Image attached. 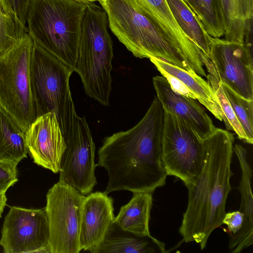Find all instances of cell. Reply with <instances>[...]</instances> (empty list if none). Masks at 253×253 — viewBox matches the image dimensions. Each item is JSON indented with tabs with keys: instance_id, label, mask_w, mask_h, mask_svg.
I'll return each mask as SVG.
<instances>
[{
	"instance_id": "obj_33",
	"label": "cell",
	"mask_w": 253,
	"mask_h": 253,
	"mask_svg": "<svg viewBox=\"0 0 253 253\" xmlns=\"http://www.w3.org/2000/svg\"><path fill=\"white\" fill-rule=\"evenodd\" d=\"M80 0L82 1L85 2H94L96 1L99 2L100 1H101L102 0Z\"/></svg>"
},
{
	"instance_id": "obj_11",
	"label": "cell",
	"mask_w": 253,
	"mask_h": 253,
	"mask_svg": "<svg viewBox=\"0 0 253 253\" xmlns=\"http://www.w3.org/2000/svg\"><path fill=\"white\" fill-rule=\"evenodd\" d=\"M66 148L62 155L59 180L83 195L91 192L96 184L94 174L95 146L84 117L76 115L72 129L64 137Z\"/></svg>"
},
{
	"instance_id": "obj_14",
	"label": "cell",
	"mask_w": 253,
	"mask_h": 253,
	"mask_svg": "<svg viewBox=\"0 0 253 253\" xmlns=\"http://www.w3.org/2000/svg\"><path fill=\"white\" fill-rule=\"evenodd\" d=\"M168 42L200 76L206 77L201 51L183 32L166 0H137Z\"/></svg>"
},
{
	"instance_id": "obj_8",
	"label": "cell",
	"mask_w": 253,
	"mask_h": 253,
	"mask_svg": "<svg viewBox=\"0 0 253 253\" xmlns=\"http://www.w3.org/2000/svg\"><path fill=\"white\" fill-rule=\"evenodd\" d=\"M203 141L185 122L164 111L162 162L168 175L184 184L194 183L201 174L204 162Z\"/></svg>"
},
{
	"instance_id": "obj_12",
	"label": "cell",
	"mask_w": 253,
	"mask_h": 253,
	"mask_svg": "<svg viewBox=\"0 0 253 253\" xmlns=\"http://www.w3.org/2000/svg\"><path fill=\"white\" fill-rule=\"evenodd\" d=\"M44 209L11 207L5 217L0 245L5 253H51Z\"/></svg>"
},
{
	"instance_id": "obj_20",
	"label": "cell",
	"mask_w": 253,
	"mask_h": 253,
	"mask_svg": "<svg viewBox=\"0 0 253 253\" xmlns=\"http://www.w3.org/2000/svg\"><path fill=\"white\" fill-rule=\"evenodd\" d=\"M225 40L244 43L253 16V0H216Z\"/></svg>"
},
{
	"instance_id": "obj_9",
	"label": "cell",
	"mask_w": 253,
	"mask_h": 253,
	"mask_svg": "<svg viewBox=\"0 0 253 253\" xmlns=\"http://www.w3.org/2000/svg\"><path fill=\"white\" fill-rule=\"evenodd\" d=\"M210 56L200 57L207 82L215 91L222 83L243 97L253 100V54L244 44L210 36Z\"/></svg>"
},
{
	"instance_id": "obj_21",
	"label": "cell",
	"mask_w": 253,
	"mask_h": 253,
	"mask_svg": "<svg viewBox=\"0 0 253 253\" xmlns=\"http://www.w3.org/2000/svg\"><path fill=\"white\" fill-rule=\"evenodd\" d=\"M152 195L148 192H133L130 201L122 206L114 222L121 227L139 235H149Z\"/></svg>"
},
{
	"instance_id": "obj_7",
	"label": "cell",
	"mask_w": 253,
	"mask_h": 253,
	"mask_svg": "<svg viewBox=\"0 0 253 253\" xmlns=\"http://www.w3.org/2000/svg\"><path fill=\"white\" fill-rule=\"evenodd\" d=\"M34 45L27 33L0 57V107L26 131L37 118L30 76Z\"/></svg>"
},
{
	"instance_id": "obj_1",
	"label": "cell",
	"mask_w": 253,
	"mask_h": 253,
	"mask_svg": "<svg viewBox=\"0 0 253 253\" xmlns=\"http://www.w3.org/2000/svg\"><path fill=\"white\" fill-rule=\"evenodd\" d=\"M164 111L155 96L134 127L106 137L99 148L97 166L107 172L105 192L127 190L152 193L166 184L162 162Z\"/></svg>"
},
{
	"instance_id": "obj_17",
	"label": "cell",
	"mask_w": 253,
	"mask_h": 253,
	"mask_svg": "<svg viewBox=\"0 0 253 253\" xmlns=\"http://www.w3.org/2000/svg\"><path fill=\"white\" fill-rule=\"evenodd\" d=\"M175 92L198 100L217 119L223 114L215 91L207 81L195 72H189L157 58L149 59Z\"/></svg>"
},
{
	"instance_id": "obj_15",
	"label": "cell",
	"mask_w": 253,
	"mask_h": 253,
	"mask_svg": "<svg viewBox=\"0 0 253 253\" xmlns=\"http://www.w3.org/2000/svg\"><path fill=\"white\" fill-rule=\"evenodd\" d=\"M113 199L105 192L90 193L83 201L79 244L81 250L94 253L115 219Z\"/></svg>"
},
{
	"instance_id": "obj_19",
	"label": "cell",
	"mask_w": 253,
	"mask_h": 253,
	"mask_svg": "<svg viewBox=\"0 0 253 253\" xmlns=\"http://www.w3.org/2000/svg\"><path fill=\"white\" fill-rule=\"evenodd\" d=\"M165 244L149 235L123 229L114 221L94 253H165Z\"/></svg>"
},
{
	"instance_id": "obj_32",
	"label": "cell",
	"mask_w": 253,
	"mask_h": 253,
	"mask_svg": "<svg viewBox=\"0 0 253 253\" xmlns=\"http://www.w3.org/2000/svg\"><path fill=\"white\" fill-rule=\"evenodd\" d=\"M188 4L190 6V7L192 9V10L194 11V0H185Z\"/></svg>"
},
{
	"instance_id": "obj_3",
	"label": "cell",
	"mask_w": 253,
	"mask_h": 253,
	"mask_svg": "<svg viewBox=\"0 0 253 253\" xmlns=\"http://www.w3.org/2000/svg\"><path fill=\"white\" fill-rule=\"evenodd\" d=\"M86 2L78 0H30L27 31L34 42L74 72Z\"/></svg>"
},
{
	"instance_id": "obj_18",
	"label": "cell",
	"mask_w": 253,
	"mask_h": 253,
	"mask_svg": "<svg viewBox=\"0 0 253 253\" xmlns=\"http://www.w3.org/2000/svg\"><path fill=\"white\" fill-rule=\"evenodd\" d=\"M233 152L238 158L242 171L238 189L241 196L239 211L243 214L244 219L240 230L236 234H230L228 246L232 253H239L253 244V169L248 160L246 148L236 144Z\"/></svg>"
},
{
	"instance_id": "obj_6",
	"label": "cell",
	"mask_w": 253,
	"mask_h": 253,
	"mask_svg": "<svg viewBox=\"0 0 253 253\" xmlns=\"http://www.w3.org/2000/svg\"><path fill=\"white\" fill-rule=\"evenodd\" d=\"M73 72L34 42L30 76L37 118L55 113L64 137L72 129L77 114L69 86Z\"/></svg>"
},
{
	"instance_id": "obj_2",
	"label": "cell",
	"mask_w": 253,
	"mask_h": 253,
	"mask_svg": "<svg viewBox=\"0 0 253 253\" xmlns=\"http://www.w3.org/2000/svg\"><path fill=\"white\" fill-rule=\"evenodd\" d=\"M205 158L202 172L196 181L186 185L188 200L179 232L186 243L206 246L211 232L223 224L225 205L233 173L231 164L234 137L216 128L203 140Z\"/></svg>"
},
{
	"instance_id": "obj_28",
	"label": "cell",
	"mask_w": 253,
	"mask_h": 253,
	"mask_svg": "<svg viewBox=\"0 0 253 253\" xmlns=\"http://www.w3.org/2000/svg\"><path fill=\"white\" fill-rule=\"evenodd\" d=\"M17 164L0 160V194L5 193L17 181Z\"/></svg>"
},
{
	"instance_id": "obj_23",
	"label": "cell",
	"mask_w": 253,
	"mask_h": 253,
	"mask_svg": "<svg viewBox=\"0 0 253 253\" xmlns=\"http://www.w3.org/2000/svg\"><path fill=\"white\" fill-rule=\"evenodd\" d=\"M179 27L197 47L210 56V35L185 0H166Z\"/></svg>"
},
{
	"instance_id": "obj_25",
	"label": "cell",
	"mask_w": 253,
	"mask_h": 253,
	"mask_svg": "<svg viewBox=\"0 0 253 253\" xmlns=\"http://www.w3.org/2000/svg\"><path fill=\"white\" fill-rule=\"evenodd\" d=\"M218 84L221 86L248 137L253 142V100L243 97L223 83Z\"/></svg>"
},
{
	"instance_id": "obj_29",
	"label": "cell",
	"mask_w": 253,
	"mask_h": 253,
	"mask_svg": "<svg viewBox=\"0 0 253 253\" xmlns=\"http://www.w3.org/2000/svg\"><path fill=\"white\" fill-rule=\"evenodd\" d=\"M26 26V15L30 0H2Z\"/></svg>"
},
{
	"instance_id": "obj_4",
	"label": "cell",
	"mask_w": 253,
	"mask_h": 253,
	"mask_svg": "<svg viewBox=\"0 0 253 253\" xmlns=\"http://www.w3.org/2000/svg\"><path fill=\"white\" fill-rule=\"evenodd\" d=\"M107 15L94 2H86L74 68L86 94L102 105H109L112 89L113 43L108 31Z\"/></svg>"
},
{
	"instance_id": "obj_10",
	"label": "cell",
	"mask_w": 253,
	"mask_h": 253,
	"mask_svg": "<svg viewBox=\"0 0 253 253\" xmlns=\"http://www.w3.org/2000/svg\"><path fill=\"white\" fill-rule=\"evenodd\" d=\"M84 195L59 181L46 194L45 209L49 228L51 253H79V232Z\"/></svg>"
},
{
	"instance_id": "obj_30",
	"label": "cell",
	"mask_w": 253,
	"mask_h": 253,
	"mask_svg": "<svg viewBox=\"0 0 253 253\" xmlns=\"http://www.w3.org/2000/svg\"><path fill=\"white\" fill-rule=\"evenodd\" d=\"M243 219V214L239 211L228 212L224 216L223 224L227 225L231 234H234L238 232L242 228Z\"/></svg>"
},
{
	"instance_id": "obj_26",
	"label": "cell",
	"mask_w": 253,
	"mask_h": 253,
	"mask_svg": "<svg viewBox=\"0 0 253 253\" xmlns=\"http://www.w3.org/2000/svg\"><path fill=\"white\" fill-rule=\"evenodd\" d=\"M193 7L194 11L210 36L220 38L224 35L216 0H194Z\"/></svg>"
},
{
	"instance_id": "obj_5",
	"label": "cell",
	"mask_w": 253,
	"mask_h": 253,
	"mask_svg": "<svg viewBox=\"0 0 253 253\" xmlns=\"http://www.w3.org/2000/svg\"><path fill=\"white\" fill-rule=\"evenodd\" d=\"M112 32L137 58H157L189 72L190 66L168 42L137 0H102Z\"/></svg>"
},
{
	"instance_id": "obj_16",
	"label": "cell",
	"mask_w": 253,
	"mask_h": 253,
	"mask_svg": "<svg viewBox=\"0 0 253 253\" xmlns=\"http://www.w3.org/2000/svg\"><path fill=\"white\" fill-rule=\"evenodd\" d=\"M153 83L164 111L185 122L202 140L214 131L212 120L197 100L174 91L163 76L153 77Z\"/></svg>"
},
{
	"instance_id": "obj_22",
	"label": "cell",
	"mask_w": 253,
	"mask_h": 253,
	"mask_svg": "<svg viewBox=\"0 0 253 253\" xmlns=\"http://www.w3.org/2000/svg\"><path fill=\"white\" fill-rule=\"evenodd\" d=\"M26 133V131L0 107V160L18 164L27 157Z\"/></svg>"
},
{
	"instance_id": "obj_27",
	"label": "cell",
	"mask_w": 253,
	"mask_h": 253,
	"mask_svg": "<svg viewBox=\"0 0 253 253\" xmlns=\"http://www.w3.org/2000/svg\"><path fill=\"white\" fill-rule=\"evenodd\" d=\"M214 91L221 109L223 114L222 121L224 122L226 129L233 131L238 138L244 142L252 144L253 142L248 137L219 84Z\"/></svg>"
},
{
	"instance_id": "obj_24",
	"label": "cell",
	"mask_w": 253,
	"mask_h": 253,
	"mask_svg": "<svg viewBox=\"0 0 253 253\" xmlns=\"http://www.w3.org/2000/svg\"><path fill=\"white\" fill-rule=\"evenodd\" d=\"M27 33L26 26L0 0V57L18 44Z\"/></svg>"
},
{
	"instance_id": "obj_13",
	"label": "cell",
	"mask_w": 253,
	"mask_h": 253,
	"mask_svg": "<svg viewBox=\"0 0 253 253\" xmlns=\"http://www.w3.org/2000/svg\"><path fill=\"white\" fill-rule=\"evenodd\" d=\"M26 143L35 164L54 173L59 172L66 145L55 113L36 118L26 131Z\"/></svg>"
},
{
	"instance_id": "obj_31",
	"label": "cell",
	"mask_w": 253,
	"mask_h": 253,
	"mask_svg": "<svg viewBox=\"0 0 253 253\" xmlns=\"http://www.w3.org/2000/svg\"><path fill=\"white\" fill-rule=\"evenodd\" d=\"M6 201L5 193L0 194V217L1 216V214L6 205Z\"/></svg>"
}]
</instances>
